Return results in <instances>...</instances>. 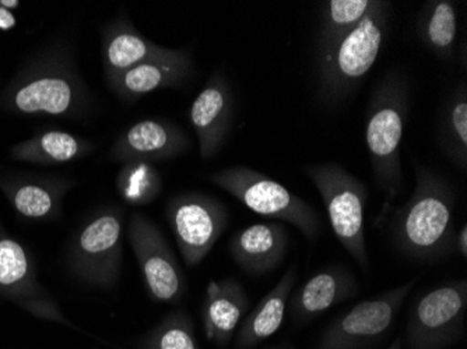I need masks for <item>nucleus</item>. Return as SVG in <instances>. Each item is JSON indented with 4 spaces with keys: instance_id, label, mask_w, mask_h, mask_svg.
Instances as JSON below:
<instances>
[{
    "instance_id": "1",
    "label": "nucleus",
    "mask_w": 467,
    "mask_h": 349,
    "mask_svg": "<svg viewBox=\"0 0 467 349\" xmlns=\"http://www.w3.org/2000/svg\"><path fill=\"white\" fill-rule=\"evenodd\" d=\"M90 105L91 93L72 49L62 42L28 57L0 93V108L20 117L80 119Z\"/></svg>"
},
{
    "instance_id": "2",
    "label": "nucleus",
    "mask_w": 467,
    "mask_h": 349,
    "mask_svg": "<svg viewBox=\"0 0 467 349\" xmlns=\"http://www.w3.org/2000/svg\"><path fill=\"white\" fill-rule=\"evenodd\" d=\"M416 188L409 200L395 210L390 241L406 259L437 263L455 248L452 183L437 170L416 162Z\"/></svg>"
},
{
    "instance_id": "3",
    "label": "nucleus",
    "mask_w": 467,
    "mask_h": 349,
    "mask_svg": "<svg viewBox=\"0 0 467 349\" xmlns=\"http://www.w3.org/2000/svg\"><path fill=\"white\" fill-rule=\"evenodd\" d=\"M410 108L408 76L390 69L378 81L367 104L366 143L377 188L384 194V212L403 188L400 147Z\"/></svg>"
},
{
    "instance_id": "4",
    "label": "nucleus",
    "mask_w": 467,
    "mask_h": 349,
    "mask_svg": "<svg viewBox=\"0 0 467 349\" xmlns=\"http://www.w3.org/2000/svg\"><path fill=\"white\" fill-rule=\"evenodd\" d=\"M392 15V4L377 0L353 30L317 54V98L327 107L345 104L358 90L379 57Z\"/></svg>"
},
{
    "instance_id": "5",
    "label": "nucleus",
    "mask_w": 467,
    "mask_h": 349,
    "mask_svg": "<svg viewBox=\"0 0 467 349\" xmlns=\"http://www.w3.org/2000/svg\"><path fill=\"white\" fill-rule=\"evenodd\" d=\"M304 173L321 194L336 239L368 272L364 211L369 191L366 183L335 162L306 165Z\"/></svg>"
},
{
    "instance_id": "6",
    "label": "nucleus",
    "mask_w": 467,
    "mask_h": 349,
    "mask_svg": "<svg viewBox=\"0 0 467 349\" xmlns=\"http://www.w3.org/2000/svg\"><path fill=\"white\" fill-rule=\"evenodd\" d=\"M206 180L256 214L293 225L309 242H314L321 232V217L311 204L258 170L227 168L210 173Z\"/></svg>"
},
{
    "instance_id": "7",
    "label": "nucleus",
    "mask_w": 467,
    "mask_h": 349,
    "mask_svg": "<svg viewBox=\"0 0 467 349\" xmlns=\"http://www.w3.org/2000/svg\"><path fill=\"white\" fill-rule=\"evenodd\" d=\"M125 212L107 207L91 215L76 232L67 263L78 280L90 287L111 290L122 269V235Z\"/></svg>"
},
{
    "instance_id": "8",
    "label": "nucleus",
    "mask_w": 467,
    "mask_h": 349,
    "mask_svg": "<svg viewBox=\"0 0 467 349\" xmlns=\"http://www.w3.org/2000/svg\"><path fill=\"white\" fill-rule=\"evenodd\" d=\"M466 280L451 281L420 296L409 313L406 343L410 349H447L463 333Z\"/></svg>"
},
{
    "instance_id": "9",
    "label": "nucleus",
    "mask_w": 467,
    "mask_h": 349,
    "mask_svg": "<svg viewBox=\"0 0 467 349\" xmlns=\"http://www.w3.org/2000/svg\"><path fill=\"white\" fill-rule=\"evenodd\" d=\"M414 282L409 281L400 287L359 302L336 317L322 333L317 349H368L379 343L392 329Z\"/></svg>"
},
{
    "instance_id": "10",
    "label": "nucleus",
    "mask_w": 467,
    "mask_h": 349,
    "mask_svg": "<svg viewBox=\"0 0 467 349\" xmlns=\"http://www.w3.org/2000/svg\"><path fill=\"white\" fill-rule=\"evenodd\" d=\"M165 214L188 267H196L206 259L228 225L224 204L198 191L174 196L168 201Z\"/></svg>"
},
{
    "instance_id": "11",
    "label": "nucleus",
    "mask_w": 467,
    "mask_h": 349,
    "mask_svg": "<svg viewBox=\"0 0 467 349\" xmlns=\"http://www.w3.org/2000/svg\"><path fill=\"white\" fill-rule=\"evenodd\" d=\"M0 296L36 319L73 327L38 280L30 251L5 230L0 220Z\"/></svg>"
},
{
    "instance_id": "12",
    "label": "nucleus",
    "mask_w": 467,
    "mask_h": 349,
    "mask_svg": "<svg viewBox=\"0 0 467 349\" xmlns=\"http://www.w3.org/2000/svg\"><path fill=\"white\" fill-rule=\"evenodd\" d=\"M130 242L149 296L162 303H180L186 293L185 275L161 231L146 215L135 212L130 217Z\"/></svg>"
},
{
    "instance_id": "13",
    "label": "nucleus",
    "mask_w": 467,
    "mask_h": 349,
    "mask_svg": "<svg viewBox=\"0 0 467 349\" xmlns=\"http://www.w3.org/2000/svg\"><path fill=\"white\" fill-rule=\"evenodd\" d=\"M235 102L227 77L214 72L189 109V122L195 128L203 159L219 154L234 123Z\"/></svg>"
},
{
    "instance_id": "14",
    "label": "nucleus",
    "mask_w": 467,
    "mask_h": 349,
    "mask_svg": "<svg viewBox=\"0 0 467 349\" xmlns=\"http://www.w3.org/2000/svg\"><path fill=\"white\" fill-rule=\"evenodd\" d=\"M192 73V54L188 48H165L118 76L109 86L122 101L133 102L161 88H178Z\"/></svg>"
},
{
    "instance_id": "15",
    "label": "nucleus",
    "mask_w": 467,
    "mask_h": 349,
    "mask_svg": "<svg viewBox=\"0 0 467 349\" xmlns=\"http://www.w3.org/2000/svg\"><path fill=\"white\" fill-rule=\"evenodd\" d=\"M189 147L188 135L174 123L165 119H144L118 136L109 157L122 164L135 161L154 164L180 157Z\"/></svg>"
},
{
    "instance_id": "16",
    "label": "nucleus",
    "mask_w": 467,
    "mask_h": 349,
    "mask_svg": "<svg viewBox=\"0 0 467 349\" xmlns=\"http://www.w3.org/2000/svg\"><path fill=\"white\" fill-rule=\"evenodd\" d=\"M75 180L42 175H4L0 190L16 212L33 221H54L62 214L63 199Z\"/></svg>"
},
{
    "instance_id": "17",
    "label": "nucleus",
    "mask_w": 467,
    "mask_h": 349,
    "mask_svg": "<svg viewBox=\"0 0 467 349\" xmlns=\"http://www.w3.org/2000/svg\"><path fill=\"white\" fill-rule=\"evenodd\" d=\"M288 230L280 222H264L243 228L228 243L234 263L244 272L264 275L282 264L288 249Z\"/></svg>"
},
{
    "instance_id": "18",
    "label": "nucleus",
    "mask_w": 467,
    "mask_h": 349,
    "mask_svg": "<svg viewBox=\"0 0 467 349\" xmlns=\"http://www.w3.org/2000/svg\"><path fill=\"white\" fill-rule=\"evenodd\" d=\"M359 282L345 266H330L312 275L294 293L290 314L294 322L306 324L336 304L356 298Z\"/></svg>"
},
{
    "instance_id": "19",
    "label": "nucleus",
    "mask_w": 467,
    "mask_h": 349,
    "mask_svg": "<svg viewBox=\"0 0 467 349\" xmlns=\"http://www.w3.org/2000/svg\"><path fill=\"white\" fill-rule=\"evenodd\" d=\"M249 299L240 281L225 278L210 281L204 298V334L210 343L225 348L248 311Z\"/></svg>"
},
{
    "instance_id": "20",
    "label": "nucleus",
    "mask_w": 467,
    "mask_h": 349,
    "mask_svg": "<svg viewBox=\"0 0 467 349\" xmlns=\"http://www.w3.org/2000/svg\"><path fill=\"white\" fill-rule=\"evenodd\" d=\"M164 49L141 36L130 18L119 15L102 30L101 60L107 83Z\"/></svg>"
},
{
    "instance_id": "21",
    "label": "nucleus",
    "mask_w": 467,
    "mask_h": 349,
    "mask_svg": "<svg viewBox=\"0 0 467 349\" xmlns=\"http://www.w3.org/2000/svg\"><path fill=\"white\" fill-rule=\"evenodd\" d=\"M296 281V267L285 272L275 287L261 299L254 311L246 314L238 327L235 349H252L272 337L282 327L288 299Z\"/></svg>"
},
{
    "instance_id": "22",
    "label": "nucleus",
    "mask_w": 467,
    "mask_h": 349,
    "mask_svg": "<svg viewBox=\"0 0 467 349\" xmlns=\"http://www.w3.org/2000/svg\"><path fill=\"white\" fill-rule=\"evenodd\" d=\"M94 144L63 130H42L10 149L18 162L34 165H60L83 159L94 151Z\"/></svg>"
},
{
    "instance_id": "23",
    "label": "nucleus",
    "mask_w": 467,
    "mask_h": 349,
    "mask_svg": "<svg viewBox=\"0 0 467 349\" xmlns=\"http://www.w3.org/2000/svg\"><path fill=\"white\" fill-rule=\"evenodd\" d=\"M417 36L420 41L445 62L455 57L458 38V13L451 0H429L417 18Z\"/></svg>"
},
{
    "instance_id": "24",
    "label": "nucleus",
    "mask_w": 467,
    "mask_h": 349,
    "mask_svg": "<svg viewBox=\"0 0 467 349\" xmlns=\"http://www.w3.org/2000/svg\"><path fill=\"white\" fill-rule=\"evenodd\" d=\"M438 143L462 172L467 170V87L456 84L441 108Z\"/></svg>"
},
{
    "instance_id": "25",
    "label": "nucleus",
    "mask_w": 467,
    "mask_h": 349,
    "mask_svg": "<svg viewBox=\"0 0 467 349\" xmlns=\"http://www.w3.org/2000/svg\"><path fill=\"white\" fill-rule=\"evenodd\" d=\"M377 5V0H327L321 6L317 54L353 30Z\"/></svg>"
},
{
    "instance_id": "26",
    "label": "nucleus",
    "mask_w": 467,
    "mask_h": 349,
    "mask_svg": "<svg viewBox=\"0 0 467 349\" xmlns=\"http://www.w3.org/2000/svg\"><path fill=\"white\" fill-rule=\"evenodd\" d=\"M118 190L126 203L147 206L159 198L162 182L159 170L149 162H126L117 180Z\"/></svg>"
},
{
    "instance_id": "27",
    "label": "nucleus",
    "mask_w": 467,
    "mask_h": 349,
    "mask_svg": "<svg viewBox=\"0 0 467 349\" xmlns=\"http://www.w3.org/2000/svg\"><path fill=\"white\" fill-rule=\"evenodd\" d=\"M139 349H202L192 317L185 311L167 314L140 341Z\"/></svg>"
},
{
    "instance_id": "28",
    "label": "nucleus",
    "mask_w": 467,
    "mask_h": 349,
    "mask_svg": "<svg viewBox=\"0 0 467 349\" xmlns=\"http://www.w3.org/2000/svg\"><path fill=\"white\" fill-rule=\"evenodd\" d=\"M16 17L12 10L7 9L4 5V0H0V30L7 31L15 28Z\"/></svg>"
},
{
    "instance_id": "29",
    "label": "nucleus",
    "mask_w": 467,
    "mask_h": 349,
    "mask_svg": "<svg viewBox=\"0 0 467 349\" xmlns=\"http://www.w3.org/2000/svg\"><path fill=\"white\" fill-rule=\"evenodd\" d=\"M455 248L456 251H459L463 260L467 259V225L464 224L463 227L459 231L458 235L455 236Z\"/></svg>"
},
{
    "instance_id": "30",
    "label": "nucleus",
    "mask_w": 467,
    "mask_h": 349,
    "mask_svg": "<svg viewBox=\"0 0 467 349\" xmlns=\"http://www.w3.org/2000/svg\"><path fill=\"white\" fill-rule=\"evenodd\" d=\"M388 349H403V340L400 337L396 338Z\"/></svg>"
},
{
    "instance_id": "31",
    "label": "nucleus",
    "mask_w": 467,
    "mask_h": 349,
    "mask_svg": "<svg viewBox=\"0 0 467 349\" xmlns=\"http://www.w3.org/2000/svg\"><path fill=\"white\" fill-rule=\"evenodd\" d=\"M266 349H294L291 348V346H269V348Z\"/></svg>"
}]
</instances>
